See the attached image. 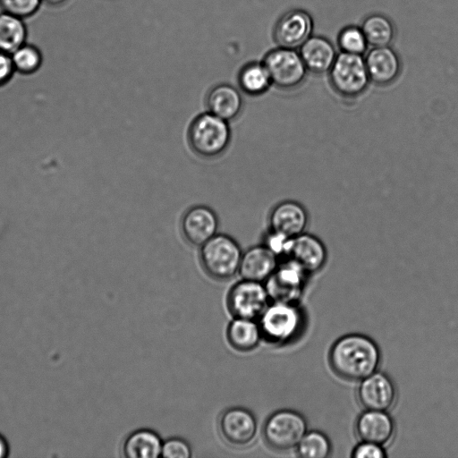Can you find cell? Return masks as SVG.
<instances>
[{
    "mask_svg": "<svg viewBox=\"0 0 458 458\" xmlns=\"http://www.w3.org/2000/svg\"><path fill=\"white\" fill-rule=\"evenodd\" d=\"M331 369L345 380L360 381L377 370L381 353L377 344L361 334L338 338L328 353Z\"/></svg>",
    "mask_w": 458,
    "mask_h": 458,
    "instance_id": "cell-1",
    "label": "cell"
},
{
    "mask_svg": "<svg viewBox=\"0 0 458 458\" xmlns=\"http://www.w3.org/2000/svg\"><path fill=\"white\" fill-rule=\"evenodd\" d=\"M191 150L203 158L221 156L228 148L232 132L229 122L205 112L198 114L190 123L187 132Z\"/></svg>",
    "mask_w": 458,
    "mask_h": 458,
    "instance_id": "cell-2",
    "label": "cell"
},
{
    "mask_svg": "<svg viewBox=\"0 0 458 458\" xmlns=\"http://www.w3.org/2000/svg\"><path fill=\"white\" fill-rule=\"evenodd\" d=\"M242 256L239 243L230 235L216 233L200 246L199 259L206 273L227 280L239 272Z\"/></svg>",
    "mask_w": 458,
    "mask_h": 458,
    "instance_id": "cell-3",
    "label": "cell"
},
{
    "mask_svg": "<svg viewBox=\"0 0 458 458\" xmlns=\"http://www.w3.org/2000/svg\"><path fill=\"white\" fill-rule=\"evenodd\" d=\"M329 83L339 96L356 98L370 82L363 55L340 52L327 72Z\"/></svg>",
    "mask_w": 458,
    "mask_h": 458,
    "instance_id": "cell-4",
    "label": "cell"
},
{
    "mask_svg": "<svg viewBox=\"0 0 458 458\" xmlns=\"http://www.w3.org/2000/svg\"><path fill=\"white\" fill-rule=\"evenodd\" d=\"M262 63L272 85L283 90H293L301 86L309 72L298 49L278 47L270 50Z\"/></svg>",
    "mask_w": 458,
    "mask_h": 458,
    "instance_id": "cell-5",
    "label": "cell"
},
{
    "mask_svg": "<svg viewBox=\"0 0 458 458\" xmlns=\"http://www.w3.org/2000/svg\"><path fill=\"white\" fill-rule=\"evenodd\" d=\"M262 337L273 344L293 339L302 325V315L296 303L273 301L259 317Z\"/></svg>",
    "mask_w": 458,
    "mask_h": 458,
    "instance_id": "cell-6",
    "label": "cell"
},
{
    "mask_svg": "<svg viewBox=\"0 0 458 458\" xmlns=\"http://www.w3.org/2000/svg\"><path fill=\"white\" fill-rule=\"evenodd\" d=\"M307 429V420L301 413L279 410L267 419L263 437L271 448L284 452L296 448Z\"/></svg>",
    "mask_w": 458,
    "mask_h": 458,
    "instance_id": "cell-7",
    "label": "cell"
},
{
    "mask_svg": "<svg viewBox=\"0 0 458 458\" xmlns=\"http://www.w3.org/2000/svg\"><path fill=\"white\" fill-rule=\"evenodd\" d=\"M308 273L294 260L285 258L266 280L269 300L296 303L303 292Z\"/></svg>",
    "mask_w": 458,
    "mask_h": 458,
    "instance_id": "cell-8",
    "label": "cell"
},
{
    "mask_svg": "<svg viewBox=\"0 0 458 458\" xmlns=\"http://www.w3.org/2000/svg\"><path fill=\"white\" fill-rule=\"evenodd\" d=\"M269 297L261 282L243 279L227 295V307L234 318L255 319L267 307Z\"/></svg>",
    "mask_w": 458,
    "mask_h": 458,
    "instance_id": "cell-9",
    "label": "cell"
},
{
    "mask_svg": "<svg viewBox=\"0 0 458 458\" xmlns=\"http://www.w3.org/2000/svg\"><path fill=\"white\" fill-rule=\"evenodd\" d=\"M311 14L300 8L285 12L276 22L273 37L278 47L299 49L313 35Z\"/></svg>",
    "mask_w": 458,
    "mask_h": 458,
    "instance_id": "cell-10",
    "label": "cell"
},
{
    "mask_svg": "<svg viewBox=\"0 0 458 458\" xmlns=\"http://www.w3.org/2000/svg\"><path fill=\"white\" fill-rule=\"evenodd\" d=\"M218 429L223 439L233 446H246L255 438L258 424L255 416L247 409L233 407L219 418Z\"/></svg>",
    "mask_w": 458,
    "mask_h": 458,
    "instance_id": "cell-11",
    "label": "cell"
},
{
    "mask_svg": "<svg viewBox=\"0 0 458 458\" xmlns=\"http://www.w3.org/2000/svg\"><path fill=\"white\" fill-rule=\"evenodd\" d=\"M396 388L385 373L375 371L360 380L357 397L365 410L388 411L395 403Z\"/></svg>",
    "mask_w": 458,
    "mask_h": 458,
    "instance_id": "cell-12",
    "label": "cell"
},
{
    "mask_svg": "<svg viewBox=\"0 0 458 458\" xmlns=\"http://www.w3.org/2000/svg\"><path fill=\"white\" fill-rule=\"evenodd\" d=\"M218 217L205 205H196L185 211L181 219V231L187 242L200 247L217 233Z\"/></svg>",
    "mask_w": 458,
    "mask_h": 458,
    "instance_id": "cell-13",
    "label": "cell"
},
{
    "mask_svg": "<svg viewBox=\"0 0 458 458\" xmlns=\"http://www.w3.org/2000/svg\"><path fill=\"white\" fill-rule=\"evenodd\" d=\"M370 82L385 87L393 84L402 72L399 54L391 47H372L364 55Z\"/></svg>",
    "mask_w": 458,
    "mask_h": 458,
    "instance_id": "cell-14",
    "label": "cell"
},
{
    "mask_svg": "<svg viewBox=\"0 0 458 458\" xmlns=\"http://www.w3.org/2000/svg\"><path fill=\"white\" fill-rule=\"evenodd\" d=\"M286 258L294 260L308 274H312L319 271L325 266L327 259V250L318 236L304 232L293 238Z\"/></svg>",
    "mask_w": 458,
    "mask_h": 458,
    "instance_id": "cell-15",
    "label": "cell"
},
{
    "mask_svg": "<svg viewBox=\"0 0 458 458\" xmlns=\"http://www.w3.org/2000/svg\"><path fill=\"white\" fill-rule=\"evenodd\" d=\"M309 215L305 207L296 200L278 202L269 214L270 229L295 237L305 232Z\"/></svg>",
    "mask_w": 458,
    "mask_h": 458,
    "instance_id": "cell-16",
    "label": "cell"
},
{
    "mask_svg": "<svg viewBox=\"0 0 458 458\" xmlns=\"http://www.w3.org/2000/svg\"><path fill=\"white\" fill-rule=\"evenodd\" d=\"M355 431L360 441L384 445L394 434V423L386 411L365 410L356 420Z\"/></svg>",
    "mask_w": 458,
    "mask_h": 458,
    "instance_id": "cell-17",
    "label": "cell"
},
{
    "mask_svg": "<svg viewBox=\"0 0 458 458\" xmlns=\"http://www.w3.org/2000/svg\"><path fill=\"white\" fill-rule=\"evenodd\" d=\"M309 72L327 73L337 52L334 44L326 37L311 35L298 49Z\"/></svg>",
    "mask_w": 458,
    "mask_h": 458,
    "instance_id": "cell-18",
    "label": "cell"
},
{
    "mask_svg": "<svg viewBox=\"0 0 458 458\" xmlns=\"http://www.w3.org/2000/svg\"><path fill=\"white\" fill-rule=\"evenodd\" d=\"M278 266V258L265 245H257L242 252L239 274L242 279L263 282Z\"/></svg>",
    "mask_w": 458,
    "mask_h": 458,
    "instance_id": "cell-19",
    "label": "cell"
},
{
    "mask_svg": "<svg viewBox=\"0 0 458 458\" xmlns=\"http://www.w3.org/2000/svg\"><path fill=\"white\" fill-rule=\"evenodd\" d=\"M208 112L231 122L237 118L243 106L240 91L232 85L222 83L210 89L206 97Z\"/></svg>",
    "mask_w": 458,
    "mask_h": 458,
    "instance_id": "cell-20",
    "label": "cell"
},
{
    "mask_svg": "<svg viewBox=\"0 0 458 458\" xmlns=\"http://www.w3.org/2000/svg\"><path fill=\"white\" fill-rule=\"evenodd\" d=\"M163 442L159 436L149 429H139L130 434L123 445L126 458H157L161 456Z\"/></svg>",
    "mask_w": 458,
    "mask_h": 458,
    "instance_id": "cell-21",
    "label": "cell"
},
{
    "mask_svg": "<svg viewBox=\"0 0 458 458\" xmlns=\"http://www.w3.org/2000/svg\"><path fill=\"white\" fill-rule=\"evenodd\" d=\"M226 337L236 351L250 352L259 345L262 335L254 319L234 318L227 327Z\"/></svg>",
    "mask_w": 458,
    "mask_h": 458,
    "instance_id": "cell-22",
    "label": "cell"
},
{
    "mask_svg": "<svg viewBox=\"0 0 458 458\" xmlns=\"http://www.w3.org/2000/svg\"><path fill=\"white\" fill-rule=\"evenodd\" d=\"M360 27L371 47L391 46L396 35L393 21L379 13L367 15Z\"/></svg>",
    "mask_w": 458,
    "mask_h": 458,
    "instance_id": "cell-23",
    "label": "cell"
},
{
    "mask_svg": "<svg viewBox=\"0 0 458 458\" xmlns=\"http://www.w3.org/2000/svg\"><path fill=\"white\" fill-rule=\"evenodd\" d=\"M27 30L22 19L5 12L0 13V51L12 55L24 45Z\"/></svg>",
    "mask_w": 458,
    "mask_h": 458,
    "instance_id": "cell-24",
    "label": "cell"
},
{
    "mask_svg": "<svg viewBox=\"0 0 458 458\" xmlns=\"http://www.w3.org/2000/svg\"><path fill=\"white\" fill-rule=\"evenodd\" d=\"M238 84L242 92L257 97L267 92L272 82L263 63H250L239 72Z\"/></svg>",
    "mask_w": 458,
    "mask_h": 458,
    "instance_id": "cell-25",
    "label": "cell"
},
{
    "mask_svg": "<svg viewBox=\"0 0 458 458\" xmlns=\"http://www.w3.org/2000/svg\"><path fill=\"white\" fill-rule=\"evenodd\" d=\"M295 449L301 458H327L332 452V445L327 435L310 430L305 433Z\"/></svg>",
    "mask_w": 458,
    "mask_h": 458,
    "instance_id": "cell-26",
    "label": "cell"
},
{
    "mask_svg": "<svg viewBox=\"0 0 458 458\" xmlns=\"http://www.w3.org/2000/svg\"><path fill=\"white\" fill-rule=\"evenodd\" d=\"M337 45L341 52L363 55L369 46L360 26L347 25L337 35Z\"/></svg>",
    "mask_w": 458,
    "mask_h": 458,
    "instance_id": "cell-27",
    "label": "cell"
},
{
    "mask_svg": "<svg viewBox=\"0 0 458 458\" xmlns=\"http://www.w3.org/2000/svg\"><path fill=\"white\" fill-rule=\"evenodd\" d=\"M11 56L15 71L22 74H31L37 72L42 63L40 52L30 45H22Z\"/></svg>",
    "mask_w": 458,
    "mask_h": 458,
    "instance_id": "cell-28",
    "label": "cell"
},
{
    "mask_svg": "<svg viewBox=\"0 0 458 458\" xmlns=\"http://www.w3.org/2000/svg\"><path fill=\"white\" fill-rule=\"evenodd\" d=\"M293 238L269 228L264 236L263 245L270 250L277 258L283 257L284 259L288 256Z\"/></svg>",
    "mask_w": 458,
    "mask_h": 458,
    "instance_id": "cell-29",
    "label": "cell"
},
{
    "mask_svg": "<svg viewBox=\"0 0 458 458\" xmlns=\"http://www.w3.org/2000/svg\"><path fill=\"white\" fill-rule=\"evenodd\" d=\"M42 0H0V8L20 18H26L38 9Z\"/></svg>",
    "mask_w": 458,
    "mask_h": 458,
    "instance_id": "cell-30",
    "label": "cell"
},
{
    "mask_svg": "<svg viewBox=\"0 0 458 458\" xmlns=\"http://www.w3.org/2000/svg\"><path fill=\"white\" fill-rule=\"evenodd\" d=\"M191 449L190 445L178 437L169 438L163 442L161 457L164 458H190Z\"/></svg>",
    "mask_w": 458,
    "mask_h": 458,
    "instance_id": "cell-31",
    "label": "cell"
},
{
    "mask_svg": "<svg viewBox=\"0 0 458 458\" xmlns=\"http://www.w3.org/2000/svg\"><path fill=\"white\" fill-rule=\"evenodd\" d=\"M353 458H386V453L384 445L361 441L360 442L352 452Z\"/></svg>",
    "mask_w": 458,
    "mask_h": 458,
    "instance_id": "cell-32",
    "label": "cell"
},
{
    "mask_svg": "<svg viewBox=\"0 0 458 458\" xmlns=\"http://www.w3.org/2000/svg\"><path fill=\"white\" fill-rule=\"evenodd\" d=\"M14 71L11 55L0 51V86L10 81Z\"/></svg>",
    "mask_w": 458,
    "mask_h": 458,
    "instance_id": "cell-33",
    "label": "cell"
},
{
    "mask_svg": "<svg viewBox=\"0 0 458 458\" xmlns=\"http://www.w3.org/2000/svg\"><path fill=\"white\" fill-rule=\"evenodd\" d=\"M9 444L6 438L0 434V458H5L9 455Z\"/></svg>",
    "mask_w": 458,
    "mask_h": 458,
    "instance_id": "cell-34",
    "label": "cell"
},
{
    "mask_svg": "<svg viewBox=\"0 0 458 458\" xmlns=\"http://www.w3.org/2000/svg\"><path fill=\"white\" fill-rule=\"evenodd\" d=\"M43 1H45L46 3L52 4V5H58L66 0H43Z\"/></svg>",
    "mask_w": 458,
    "mask_h": 458,
    "instance_id": "cell-35",
    "label": "cell"
}]
</instances>
